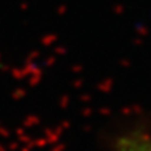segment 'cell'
<instances>
[{"instance_id":"6da1fadb","label":"cell","mask_w":151,"mask_h":151,"mask_svg":"<svg viewBox=\"0 0 151 151\" xmlns=\"http://www.w3.org/2000/svg\"><path fill=\"white\" fill-rule=\"evenodd\" d=\"M120 151H151V141L140 137H130L120 143Z\"/></svg>"}]
</instances>
